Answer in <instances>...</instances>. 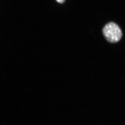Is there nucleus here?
<instances>
[{
    "mask_svg": "<svg viewBox=\"0 0 125 125\" xmlns=\"http://www.w3.org/2000/svg\"><path fill=\"white\" fill-rule=\"evenodd\" d=\"M102 32L106 40L111 43L118 42L122 36L120 28L116 23L113 22L106 24L104 27Z\"/></svg>",
    "mask_w": 125,
    "mask_h": 125,
    "instance_id": "f257e3e1",
    "label": "nucleus"
},
{
    "mask_svg": "<svg viewBox=\"0 0 125 125\" xmlns=\"http://www.w3.org/2000/svg\"><path fill=\"white\" fill-rule=\"evenodd\" d=\"M57 2L59 3H63L65 2V0H56Z\"/></svg>",
    "mask_w": 125,
    "mask_h": 125,
    "instance_id": "f03ea898",
    "label": "nucleus"
}]
</instances>
